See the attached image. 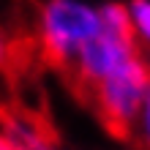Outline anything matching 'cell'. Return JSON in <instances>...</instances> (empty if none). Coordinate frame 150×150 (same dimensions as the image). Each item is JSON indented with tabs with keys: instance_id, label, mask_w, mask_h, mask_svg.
I'll use <instances>...</instances> for the list:
<instances>
[{
	"instance_id": "1",
	"label": "cell",
	"mask_w": 150,
	"mask_h": 150,
	"mask_svg": "<svg viewBox=\"0 0 150 150\" xmlns=\"http://www.w3.org/2000/svg\"><path fill=\"white\" fill-rule=\"evenodd\" d=\"M150 90V63L137 55L128 63H123L117 71L104 76L98 85H93L82 98L98 123L120 142H131L139 123L145 96Z\"/></svg>"
},
{
	"instance_id": "2",
	"label": "cell",
	"mask_w": 150,
	"mask_h": 150,
	"mask_svg": "<svg viewBox=\"0 0 150 150\" xmlns=\"http://www.w3.org/2000/svg\"><path fill=\"white\" fill-rule=\"evenodd\" d=\"M98 11L90 6L71 0H55L41 6L38 28L33 36L38 63L66 74L74 66L76 55L85 49V44L98 33Z\"/></svg>"
},
{
	"instance_id": "3",
	"label": "cell",
	"mask_w": 150,
	"mask_h": 150,
	"mask_svg": "<svg viewBox=\"0 0 150 150\" xmlns=\"http://www.w3.org/2000/svg\"><path fill=\"white\" fill-rule=\"evenodd\" d=\"M128 16H131V25H134V33L142 36L150 44V3H145V0L131 3L128 6Z\"/></svg>"
},
{
	"instance_id": "4",
	"label": "cell",
	"mask_w": 150,
	"mask_h": 150,
	"mask_svg": "<svg viewBox=\"0 0 150 150\" xmlns=\"http://www.w3.org/2000/svg\"><path fill=\"white\" fill-rule=\"evenodd\" d=\"M134 139L139 142V147H142V150H150V90H147V96H145L142 112H139V123H137Z\"/></svg>"
},
{
	"instance_id": "5",
	"label": "cell",
	"mask_w": 150,
	"mask_h": 150,
	"mask_svg": "<svg viewBox=\"0 0 150 150\" xmlns=\"http://www.w3.org/2000/svg\"><path fill=\"white\" fill-rule=\"evenodd\" d=\"M8 66H11V38L0 33V74H8Z\"/></svg>"
},
{
	"instance_id": "6",
	"label": "cell",
	"mask_w": 150,
	"mask_h": 150,
	"mask_svg": "<svg viewBox=\"0 0 150 150\" xmlns=\"http://www.w3.org/2000/svg\"><path fill=\"white\" fill-rule=\"evenodd\" d=\"M0 150H22V147L16 145L14 139H8V137L3 134V131H0Z\"/></svg>"
}]
</instances>
